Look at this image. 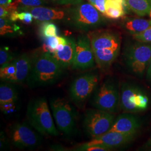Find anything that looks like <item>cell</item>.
<instances>
[{"label":"cell","instance_id":"obj_1","mask_svg":"<svg viewBox=\"0 0 151 151\" xmlns=\"http://www.w3.org/2000/svg\"><path fill=\"white\" fill-rule=\"evenodd\" d=\"M32 59V70L26 81L29 88L52 85L62 78L65 69L52 53L43 51L33 55Z\"/></svg>","mask_w":151,"mask_h":151},{"label":"cell","instance_id":"obj_2","mask_svg":"<svg viewBox=\"0 0 151 151\" xmlns=\"http://www.w3.org/2000/svg\"><path fill=\"white\" fill-rule=\"evenodd\" d=\"M27 118L29 124L41 135L55 137L59 134L44 97H37L29 102Z\"/></svg>","mask_w":151,"mask_h":151},{"label":"cell","instance_id":"obj_3","mask_svg":"<svg viewBox=\"0 0 151 151\" xmlns=\"http://www.w3.org/2000/svg\"><path fill=\"white\" fill-rule=\"evenodd\" d=\"M104 17L89 2L84 1L70 7L69 14L65 22L78 30L88 32L101 25Z\"/></svg>","mask_w":151,"mask_h":151},{"label":"cell","instance_id":"obj_4","mask_svg":"<svg viewBox=\"0 0 151 151\" xmlns=\"http://www.w3.org/2000/svg\"><path fill=\"white\" fill-rule=\"evenodd\" d=\"M125 65L130 72L142 78L146 75L151 60V43L138 42L128 47L124 54Z\"/></svg>","mask_w":151,"mask_h":151},{"label":"cell","instance_id":"obj_5","mask_svg":"<svg viewBox=\"0 0 151 151\" xmlns=\"http://www.w3.org/2000/svg\"><path fill=\"white\" fill-rule=\"evenodd\" d=\"M120 92L115 81L108 78L95 89L92 99V105L96 109L111 113L119 107Z\"/></svg>","mask_w":151,"mask_h":151},{"label":"cell","instance_id":"obj_6","mask_svg":"<svg viewBox=\"0 0 151 151\" xmlns=\"http://www.w3.org/2000/svg\"><path fill=\"white\" fill-rule=\"evenodd\" d=\"M149 98L140 87L129 82H124L120 91L119 107L124 113H136L146 110Z\"/></svg>","mask_w":151,"mask_h":151},{"label":"cell","instance_id":"obj_7","mask_svg":"<svg viewBox=\"0 0 151 151\" xmlns=\"http://www.w3.org/2000/svg\"><path fill=\"white\" fill-rule=\"evenodd\" d=\"M115 120L113 114L100 109H89L85 113L83 128L87 134L92 138L107 133Z\"/></svg>","mask_w":151,"mask_h":151},{"label":"cell","instance_id":"obj_8","mask_svg":"<svg viewBox=\"0 0 151 151\" xmlns=\"http://www.w3.org/2000/svg\"><path fill=\"white\" fill-rule=\"evenodd\" d=\"M25 123H15L7 129V134L12 145L20 149H33L42 144V137L37 131Z\"/></svg>","mask_w":151,"mask_h":151},{"label":"cell","instance_id":"obj_9","mask_svg":"<svg viewBox=\"0 0 151 151\" xmlns=\"http://www.w3.org/2000/svg\"><path fill=\"white\" fill-rule=\"evenodd\" d=\"M99 81V76L93 72L85 73L76 78L69 89V96L72 102L78 106H83L96 88Z\"/></svg>","mask_w":151,"mask_h":151},{"label":"cell","instance_id":"obj_10","mask_svg":"<svg viewBox=\"0 0 151 151\" xmlns=\"http://www.w3.org/2000/svg\"><path fill=\"white\" fill-rule=\"evenodd\" d=\"M50 109L58 129L63 134L70 135L76 128L75 110L65 100L55 98L50 101Z\"/></svg>","mask_w":151,"mask_h":151},{"label":"cell","instance_id":"obj_11","mask_svg":"<svg viewBox=\"0 0 151 151\" xmlns=\"http://www.w3.org/2000/svg\"><path fill=\"white\" fill-rule=\"evenodd\" d=\"M96 64L90 38L87 34L77 37L76 42L75 58L72 68L76 70H86Z\"/></svg>","mask_w":151,"mask_h":151},{"label":"cell","instance_id":"obj_12","mask_svg":"<svg viewBox=\"0 0 151 151\" xmlns=\"http://www.w3.org/2000/svg\"><path fill=\"white\" fill-rule=\"evenodd\" d=\"M19 11H29L34 19L40 22L62 21L65 22L70 11V7H50L44 6L37 7L18 6Z\"/></svg>","mask_w":151,"mask_h":151},{"label":"cell","instance_id":"obj_13","mask_svg":"<svg viewBox=\"0 0 151 151\" xmlns=\"http://www.w3.org/2000/svg\"><path fill=\"white\" fill-rule=\"evenodd\" d=\"M135 136V135L123 134L117 132L109 131L103 135L93 138L91 140L81 145L104 146L112 150L128 145L134 139Z\"/></svg>","mask_w":151,"mask_h":151},{"label":"cell","instance_id":"obj_14","mask_svg":"<svg viewBox=\"0 0 151 151\" xmlns=\"http://www.w3.org/2000/svg\"><path fill=\"white\" fill-rule=\"evenodd\" d=\"M92 50L120 49L121 38L116 32L111 31H95L88 34Z\"/></svg>","mask_w":151,"mask_h":151},{"label":"cell","instance_id":"obj_15","mask_svg":"<svg viewBox=\"0 0 151 151\" xmlns=\"http://www.w3.org/2000/svg\"><path fill=\"white\" fill-rule=\"evenodd\" d=\"M140 127V119L132 113H125L119 115L115 118L113 125L109 131L136 135Z\"/></svg>","mask_w":151,"mask_h":151},{"label":"cell","instance_id":"obj_16","mask_svg":"<svg viewBox=\"0 0 151 151\" xmlns=\"http://www.w3.org/2000/svg\"><path fill=\"white\" fill-rule=\"evenodd\" d=\"M15 66V72L7 82L14 84H20L27 81L32 67V56L23 53L12 60Z\"/></svg>","mask_w":151,"mask_h":151},{"label":"cell","instance_id":"obj_17","mask_svg":"<svg viewBox=\"0 0 151 151\" xmlns=\"http://www.w3.org/2000/svg\"><path fill=\"white\" fill-rule=\"evenodd\" d=\"M76 39L73 37L67 38V43L64 48L56 50L52 54L56 60L64 68L72 67L75 58Z\"/></svg>","mask_w":151,"mask_h":151},{"label":"cell","instance_id":"obj_18","mask_svg":"<svg viewBox=\"0 0 151 151\" xmlns=\"http://www.w3.org/2000/svg\"><path fill=\"white\" fill-rule=\"evenodd\" d=\"M17 99L18 92L14 86V83L1 81L0 85V105L1 110L5 111L11 109Z\"/></svg>","mask_w":151,"mask_h":151},{"label":"cell","instance_id":"obj_19","mask_svg":"<svg viewBox=\"0 0 151 151\" xmlns=\"http://www.w3.org/2000/svg\"><path fill=\"white\" fill-rule=\"evenodd\" d=\"M120 49L93 50L95 63L101 70L109 68L119 55Z\"/></svg>","mask_w":151,"mask_h":151},{"label":"cell","instance_id":"obj_20","mask_svg":"<svg viewBox=\"0 0 151 151\" xmlns=\"http://www.w3.org/2000/svg\"><path fill=\"white\" fill-rule=\"evenodd\" d=\"M128 7L127 0H105V17L118 19L125 15Z\"/></svg>","mask_w":151,"mask_h":151},{"label":"cell","instance_id":"obj_21","mask_svg":"<svg viewBox=\"0 0 151 151\" xmlns=\"http://www.w3.org/2000/svg\"><path fill=\"white\" fill-rule=\"evenodd\" d=\"M124 27L132 34H138L151 27V20L144 19H132L124 22Z\"/></svg>","mask_w":151,"mask_h":151},{"label":"cell","instance_id":"obj_22","mask_svg":"<svg viewBox=\"0 0 151 151\" xmlns=\"http://www.w3.org/2000/svg\"><path fill=\"white\" fill-rule=\"evenodd\" d=\"M128 7L137 15L151 16V0H127Z\"/></svg>","mask_w":151,"mask_h":151},{"label":"cell","instance_id":"obj_23","mask_svg":"<svg viewBox=\"0 0 151 151\" xmlns=\"http://www.w3.org/2000/svg\"><path fill=\"white\" fill-rule=\"evenodd\" d=\"M0 34L2 37H15L21 35L20 27L9 18H0Z\"/></svg>","mask_w":151,"mask_h":151},{"label":"cell","instance_id":"obj_24","mask_svg":"<svg viewBox=\"0 0 151 151\" xmlns=\"http://www.w3.org/2000/svg\"><path fill=\"white\" fill-rule=\"evenodd\" d=\"M45 43L44 45V47L47 49V52H49L51 53H54L60 45H65L67 43V38L59 37L58 35L45 38Z\"/></svg>","mask_w":151,"mask_h":151},{"label":"cell","instance_id":"obj_25","mask_svg":"<svg viewBox=\"0 0 151 151\" xmlns=\"http://www.w3.org/2000/svg\"><path fill=\"white\" fill-rule=\"evenodd\" d=\"M48 0H15L13 3L9 6L12 10H17L18 6H29V7H37L44 6L48 4Z\"/></svg>","mask_w":151,"mask_h":151},{"label":"cell","instance_id":"obj_26","mask_svg":"<svg viewBox=\"0 0 151 151\" xmlns=\"http://www.w3.org/2000/svg\"><path fill=\"white\" fill-rule=\"evenodd\" d=\"M40 32L44 38L55 37L58 35V28L56 25L52 22H43L40 27Z\"/></svg>","mask_w":151,"mask_h":151},{"label":"cell","instance_id":"obj_27","mask_svg":"<svg viewBox=\"0 0 151 151\" xmlns=\"http://www.w3.org/2000/svg\"><path fill=\"white\" fill-rule=\"evenodd\" d=\"M9 19L12 22L21 20L25 24H29L32 22L34 17L31 12L29 11L19 12L18 10H14L11 11Z\"/></svg>","mask_w":151,"mask_h":151},{"label":"cell","instance_id":"obj_28","mask_svg":"<svg viewBox=\"0 0 151 151\" xmlns=\"http://www.w3.org/2000/svg\"><path fill=\"white\" fill-rule=\"evenodd\" d=\"M15 72V66L12 61L10 63L1 66L0 77L1 80L7 81Z\"/></svg>","mask_w":151,"mask_h":151},{"label":"cell","instance_id":"obj_29","mask_svg":"<svg viewBox=\"0 0 151 151\" xmlns=\"http://www.w3.org/2000/svg\"><path fill=\"white\" fill-rule=\"evenodd\" d=\"M15 54L7 47H1L0 49V65L1 66L9 63L15 59Z\"/></svg>","mask_w":151,"mask_h":151},{"label":"cell","instance_id":"obj_30","mask_svg":"<svg viewBox=\"0 0 151 151\" xmlns=\"http://www.w3.org/2000/svg\"><path fill=\"white\" fill-rule=\"evenodd\" d=\"M133 37L138 42L151 43V27L143 32L133 34Z\"/></svg>","mask_w":151,"mask_h":151},{"label":"cell","instance_id":"obj_31","mask_svg":"<svg viewBox=\"0 0 151 151\" xmlns=\"http://www.w3.org/2000/svg\"><path fill=\"white\" fill-rule=\"evenodd\" d=\"M76 149H77L76 150V151H108L111 150L110 148L104 146H96V145L90 146H83L81 145Z\"/></svg>","mask_w":151,"mask_h":151},{"label":"cell","instance_id":"obj_32","mask_svg":"<svg viewBox=\"0 0 151 151\" xmlns=\"http://www.w3.org/2000/svg\"><path fill=\"white\" fill-rule=\"evenodd\" d=\"M49 2L58 5H76L82 3L84 0H48Z\"/></svg>","mask_w":151,"mask_h":151},{"label":"cell","instance_id":"obj_33","mask_svg":"<svg viewBox=\"0 0 151 151\" xmlns=\"http://www.w3.org/2000/svg\"><path fill=\"white\" fill-rule=\"evenodd\" d=\"M93 6L104 16L105 14V0H96Z\"/></svg>","mask_w":151,"mask_h":151},{"label":"cell","instance_id":"obj_34","mask_svg":"<svg viewBox=\"0 0 151 151\" xmlns=\"http://www.w3.org/2000/svg\"><path fill=\"white\" fill-rule=\"evenodd\" d=\"M11 11L7 7L1 6L0 7V17L9 18Z\"/></svg>","mask_w":151,"mask_h":151},{"label":"cell","instance_id":"obj_35","mask_svg":"<svg viewBox=\"0 0 151 151\" xmlns=\"http://www.w3.org/2000/svg\"><path fill=\"white\" fill-rule=\"evenodd\" d=\"M15 0H0V5L2 6L7 7L14 2Z\"/></svg>","mask_w":151,"mask_h":151},{"label":"cell","instance_id":"obj_36","mask_svg":"<svg viewBox=\"0 0 151 151\" xmlns=\"http://www.w3.org/2000/svg\"><path fill=\"white\" fill-rule=\"evenodd\" d=\"M146 76L148 81L151 83V60L146 72Z\"/></svg>","mask_w":151,"mask_h":151},{"label":"cell","instance_id":"obj_37","mask_svg":"<svg viewBox=\"0 0 151 151\" xmlns=\"http://www.w3.org/2000/svg\"><path fill=\"white\" fill-rule=\"evenodd\" d=\"M146 146L147 147H151V138L148 140L147 143H146Z\"/></svg>","mask_w":151,"mask_h":151},{"label":"cell","instance_id":"obj_38","mask_svg":"<svg viewBox=\"0 0 151 151\" xmlns=\"http://www.w3.org/2000/svg\"><path fill=\"white\" fill-rule=\"evenodd\" d=\"M88 1L91 4H92V5L93 6L95 2V1H96V0H88Z\"/></svg>","mask_w":151,"mask_h":151},{"label":"cell","instance_id":"obj_39","mask_svg":"<svg viewBox=\"0 0 151 151\" xmlns=\"http://www.w3.org/2000/svg\"></svg>","mask_w":151,"mask_h":151}]
</instances>
